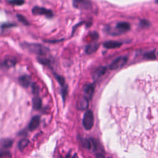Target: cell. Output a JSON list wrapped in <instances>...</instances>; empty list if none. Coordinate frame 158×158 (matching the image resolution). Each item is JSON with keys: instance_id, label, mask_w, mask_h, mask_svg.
I'll return each mask as SVG.
<instances>
[{"instance_id": "obj_1", "label": "cell", "mask_w": 158, "mask_h": 158, "mask_svg": "<svg viewBox=\"0 0 158 158\" xmlns=\"http://www.w3.org/2000/svg\"><path fill=\"white\" fill-rule=\"evenodd\" d=\"M24 46L30 52L35 53L40 56H43L47 54L49 52V49L38 43H25Z\"/></svg>"}, {"instance_id": "obj_2", "label": "cell", "mask_w": 158, "mask_h": 158, "mask_svg": "<svg viewBox=\"0 0 158 158\" xmlns=\"http://www.w3.org/2000/svg\"><path fill=\"white\" fill-rule=\"evenodd\" d=\"M130 24L127 22H120L116 24L114 29H108L106 30L109 34L112 35H120L128 32L130 29Z\"/></svg>"}, {"instance_id": "obj_3", "label": "cell", "mask_w": 158, "mask_h": 158, "mask_svg": "<svg viewBox=\"0 0 158 158\" xmlns=\"http://www.w3.org/2000/svg\"><path fill=\"white\" fill-rule=\"evenodd\" d=\"M94 124V115L91 110H88L85 112L83 118V125L84 128L87 130H91Z\"/></svg>"}, {"instance_id": "obj_4", "label": "cell", "mask_w": 158, "mask_h": 158, "mask_svg": "<svg viewBox=\"0 0 158 158\" xmlns=\"http://www.w3.org/2000/svg\"><path fill=\"white\" fill-rule=\"evenodd\" d=\"M73 6L78 9L88 10L92 7L91 0H72Z\"/></svg>"}, {"instance_id": "obj_5", "label": "cell", "mask_w": 158, "mask_h": 158, "mask_svg": "<svg viewBox=\"0 0 158 158\" xmlns=\"http://www.w3.org/2000/svg\"><path fill=\"white\" fill-rule=\"evenodd\" d=\"M128 61V58L126 56H121L116 58L115 60L109 66V69L112 70H117L124 67Z\"/></svg>"}, {"instance_id": "obj_6", "label": "cell", "mask_w": 158, "mask_h": 158, "mask_svg": "<svg viewBox=\"0 0 158 158\" xmlns=\"http://www.w3.org/2000/svg\"><path fill=\"white\" fill-rule=\"evenodd\" d=\"M32 12L34 15H44L47 18H52L54 16L53 12L50 9H48L43 7L35 6L32 8Z\"/></svg>"}, {"instance_id": "obj_7", "label": "cell", "mask_w": 158, "mask_h": 158, "mask_svg": "<svg viewBox=\"0 0 158 158\" xmlns=\"http://www.w3.org/2000/svg\"><path fill=\"white\" fill-rule=\"evenodd\" d=\"M94 87L93 85L89 84L85 87L84 88V97H85L89 101L92 98L93 93H94Z\"/></svg>"}, {"instance_id": "obj_8", "label": "cell", "mask_w": 158, "mask_h": 158, "mask_svg": "<svg viewBox=\"0 0 158 158\" xmlns=\"http://www.w3.org/2000/svg\"><path fill=\"white\" fill-rule=\"evenodd\" d=\"M123 43L117 41H107L103 43V46L107 49H114L119 48L122 45Z\"/></svg>"}, {"instance_id": "obj_9", "label": "cell", "mask_w": 158, "mask_h": 158, "mask_svg": "<svg viewBox=\"0 0 158 158\" xmlns=\"http://www.w3.org/2000/svg\"><path fill=\"white\" fill-rule=\"evenodd\" d=\"M88 106V100L87 99L83 96L79 99V100L77 103V108L79 110L84 111L87 109Z\"/></svg>"}, {"instance_id": "obj_10", "label": "cell", "mask_w": 158, "mask_h": 158, "mask_svg": "<svg viewBox=\"0 0 158 158\" xmlns=\"http://www.w3.org/2000/svg\"><path fill=\"white\" fill-rule=\"evenodd\" d=\"M40 122V117L38 115L34 116L32 118V120L29 124V130L30 131H33V130H35L39 126Z\"/></svg>"}, {"instance_id": "obj_11", "label": "cell", "mask_w": 158, "mask_h": 158, "mask_svg": "<svg viewBox=\"0 0 158 158\" xmlns=\"http://www.w3.org/2000/svg\"><path fill=\"white\" fill-rule=\"evenodd\" d=\"M19 84H21L23 87L27 88L30 84L31 78H30V76L25 75H23V76H22V77L19 78Z\"/></svg>"}, {"instance_id": "obj_12", "label": "cell", "mask_w": 158, "mask_h": 158, "mask_svg": "<svg viewBox=\"0 0 158 158\" xmlns=\"http://www.w3.org/2000/svg\"><path fill=\"white\" fill-rule=\"evenodd\" d=\"M106 70H107V67H106L101 66V67H98L93 72V78L97 79L99 77H101L106 73Z\"/></svg>"}, {"instance_id": "obj_13", "label": "cell", "mask_w": 158, "mask_h": 158, "mask_svg": "<svg viewBox=\"0 0 158 158\" xmlns=\"http://www.w3.org/2000/svg\"><path fill=\"white\" fill-rule=\"evenodd\" d=\"M16 64V61L13 58H6L2 62V66L3 67L6 68H10L15 66Z\"/></svg>"}, {"instance_id": "obj_14", "label": "cell", "mask_w": 158, "mask_h": 158, "mask_svg": "<svg viewBox=\"0 0 158 158\" xmlns=\"http://www.w3.org/2000/svg\"><path fill=\"white\" fill-rule=\"evenodd\" d=\"M99 46H100L99 44L96 43L89 44L87 46V47L85 48V53L87 54H91L94 53L95 51H96L98 49Z\"/></svg>"}, {"instance_id": "obj_15", "label": "cell", "mask_w": 158, "mask_h": 158, "mask_svg": "<svg viewBox=\"0 0 158 158\" xmlns=\"http://www.w3.org/2000/svg\"><path fill=\"white\" fill-rule=\"evenodd\" d=\"M42 102L41 99L38 96H35V98H33L32 101V105L34 109L39 110L42 108Z\"/></svg>"}, {"instance_id": "obj_16", "label": "cell", "mask_w": 158, "mask_h": 158, "mask_svg": "<svg viewBox=\"0 0 158 158\" xmlns=\"http://www.w3.org/2000/svg\"><path fill=\"white\" fill-rule=\"evenodd\" d=\"M13 144V141L10 139H4L0 141V148L3 149H7L10 147Z\"/></svg>"}, {"instance_id": "obj_17", "label": "cell", "mask_w": 158, "mask_h": 158, "mask_svg": "<svg viewBox=\"0 0 158 158\" xmlns=\"http://www.w3.org/2000/svg\"><path fill=\"white\" fill-rule=\"evenodd\" d=\"M144 57L147 59H149V60H155L156 59L155 50L145 53Z\"/></svg>"}, {"instance_id": "obj_18", "label": "cell", "mask_w": 158, "mask_h": 158, "mask_svg": "<svg viewBox=\"0 0 158 158\" xmlns=\"http://www.w3.org/2000/svg\"><path fill=\"white\" fill-rule=\"evenodd\" d=\"M29 144V140L27 139H22L19 142L18 144L19 149L21 151H23Z\"/></svg>"}, {"instance_id": "obj_19", "label": "cell", "mask_w": 158, "mask_h": 158, "mask_svg": "<svg viewBox=\"0 0 158 158\" xmlns=\"http://www.w3.org/2000/svg\"><path fill=\"white\" fill-rule=\"evenodd\" d=\"M37 60L40 63L43 65H45V66H49L50 64V61L48 59H47L45 57H42V56L38 57Z\"/></svg>"}, {"instance_id": "obj_20", "label": "cell", "mask_w": 158, "mask_h": 158, "mask_svg": "<svg viewBox=\"0 0 158 158\" xmlns=\"http://www.w3.org/2000/svg\"><path fill=\"white\" fill-rule=\"evenodd\" d=\"M17 17L18 18V19H19V21H20V22H21L22 24H24V25H26V26H29V21H27V19L24 17V16H23L22 15H21V14H17Z\"/></svg>"}, {"instance_id": "obj_21", "label": "cell", "mask_w": 158, "mask_h": 158, "mask_svg": "<svg viewBox=\"0 0 158 158\" xmlns=\"http://www.w3.org/2000/svg\"><path fill=\"white\" fill-rule=\"evenodd\" d=\"M8 3L14 6H21L24 3V0H9Z\"/></svg>"}, {"instance_id": "obj_22", "label": "cell", "mask_w": 158, "mask_h": 158, "mask_svg": "<svg viewBox=\"0 0 158 158\" xmlns=\"http://www.w3.org/2000/svg\"><path fill=\"white\" fill-rule=\"evenodd\" d=\"M140 26H142V27L145 28V27H148L150 26L151 24L150 22L146 19H142L140 21Z\"/></svg>"}, {"instance_id": "obj_23", "label": "cell", "mask_w": 158, "mask_h": 158, "mask_svg": "<svg viewBox=\"0 0 158 158\" xmlns=\"http://www.w3.org/2000/svg\"><path fill=\"white\" fill-rule=\"evenodd\" d=\"M82 145L84 147L86 148L87 149H90L91 148V143L90 140H87V139H84L82 141Z\"/></svg>"}, {"instance_id": "obj_24", "label": "cell", "mask_w": 158, "mask_h": 158, "mask_svg": "<svg viewBox=\"0 0 158 158\" xmlns=\"http://www.w3.org/2000/svg\"><path fill=\"white\" fill-rule=\"evenodd\" d=\"M55 77H56V78L57 79V81L59 83V84H60L61 86H64V83H65L64 78L63 77L59 75H57V74H55Z\"/></svg>"}, {"instance_id": "obj_25", "label": "cell", "mask_w": 158, "mask_h": 158, "mask_svg": "<svg viewBox=\"0 0 158 158\" xmlns=\"http://www.w3.org/2000/svg\"><path fill=\"white\" fill-rule=\"evenodd\" d=\"M67 87L66 86L63 90H62V96H63V100L65 101L66 100V97L67 96Z\"/></svg>"}, {"instance_id": "obj_26", "label": "cell", "mask_w": 158, "mask_h": 158, "mask_svg": "<svg viewBox=\"0 0 158 158\" xmlns=\"http://www.w3.org/2000/svg\"><path fill=\"white\" fill-rule=\"evenodd\" d=\"M9 156H11V154H10V153L9 152L5 151L0 152V158L5 157H8Z\"/></svg>"}, {"instance_id": "obj_27", "label": "cell", "mask_w": 158, "mask_h": 158, "mask_svg": "<svg viewBox=\"0 0 158 158\" xmlns=\"http://www.w3.org/2000/svg\"><path fill=\"white\" fill-rule=\"evenodd\" d=\"M33 91L34 94H38V87L36 85H33Z\"/></svg>"}, {"instance_id": "obj_28", "label": "cell", "mask_w": 158, "mask_h": 158, "mask_svg": "<svg viewBox=\"0 0 158 158\" xmlns=\"http://www.w3.org/2000/svg\"><path fill=\"white\" fill-rule=\"evenodd\" d=\"M96 158H105V156L102 154H98Z\"/></svg>"}]
</instances>
